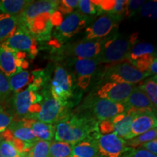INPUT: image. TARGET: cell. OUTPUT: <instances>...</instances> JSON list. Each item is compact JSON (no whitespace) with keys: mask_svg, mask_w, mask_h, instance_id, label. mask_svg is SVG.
I'll list each match as a JSON object with an SVG mask.
<instances>
[{"mask_svg":"<svg viewBox=\"0 0 157 157\" xmlns=\"http://www.w3.org/2000/svg\"><path fill=\"white\" fill-rule=\"evenodd\" d=\"M98 123L95 118L70 115L57 124L55 140L68 143L73 146L85 139L97 141L101 135Z\"/></svg>","mask_w":157,"mask_h":157,"instance_id":"6da1fadb","label":"cell"},{"mask_svg":"<svg viewBox=\"0 0 157 157\" xmlns=\"http://www.w3.org/2000/svg\"><path fill=\"white\" fill-rule=\"evenodd\" d=\"M50 89L52 97L67 109L77 103L81 98L74 74L60 65L56 66Z\"/></svg>","mask_w":157,"mask_h":157,"instance_id":"7a4b0ae2","label":"cell"},{"mask_svg":"<svg viewBox=\"0 0 157 157\" xmlns=\"http://www.w3.org/2000/svg\"><path fill=\"white\" fill-rule=\"evenodd\" d=\"M138 33H134L128 36L112 35L108 38L102 52L98 56L100 64L117 63L127 59L131 49L137 41Z\"/></svg>","mask_w":157,"mask_h":157,"instance_id":"3957f363","label":"cell"},{"mask_svg":"<svg viewBox=\"0 0 157 157\" xmlns=\"http://www.w3.org/2000/svg\"><path fill=\"white\" fill-rule=\"evenodd\" d=\"M88 21V17L78 10L67 15L61 23L56 27L53 33L54 39L50 42V44L53 45L55 48H60L63 43L82 30L87 25Z\"/></svg>","mask_w":157,"mask_h":157,"instance_id":"277c9868","label":"cell"},{"mask_svg":"<svg viewBox=\"0 0 157 157\" xmlns=\"http://www.w3.org/2000/svg\"><path fill=\"white\" fill-rule=\"evenodd\" d=\"M44 101L41 102L40 111L31 119H34L42 122L53 124L59 123L70 116L67 108L63 106L51 95L50 89L43 91Z\"/></svg>","mask_w":157,"mask_h":157,"instance_id":"5b68a950","label":"cell"},{"mask_svg":"<svg viewBox=\"0 0 157 157\" xmlns=\"http://www.w3.org/2000/svg\"><path fill=\"white\" fill-rule=\"evenodd\" d=\"M43 97L38 92L30 88L15 93L13 99V109L17 117L23 119H31L40 111L41 102Z\"/></svg>","mask_w":157,"mask_h":157,"instance_id":"8992f818","label":"cell"},{"mask_svg":"<svg viewBox=\"0 0 157 157\" xmlns=\"http://www.w3.org/2000/svg\"><path fill=\"white\" fill-rule=\"evenodd\" d=\"M108 38L93 40L84 39L77 44L66 45L58 48V54L60 56L71 57L76 60L94 58L103 51Z\"/></svg>","mask_w":157,"mask_h":157,"instance_id":"52a82bcc","label":"cell"},{"mask_svg":"<svg viewBox=\"0 0 157 157\" xmlns=\"http://www.w3.org/2000/svg\"><path fill=\"white\" fill-rule=\"evenodd\" d=\"M105 76L109 82L135 84L149 76L140 71L129 61L113 63L107 68Z\"/></svg>","mask_w":157,"mask_h":157,"instance_id":"ba28073f","label":"cell"},{"mask_svg":"<svg viewBox=\"0 0 157 157\" xmlns=\"http://www.w3.org/2000/svg\"><path fill=\"white\" fill-rule=\"evenodd\" d=\"M25 52L15 51L5 43L0 44V71L7 78L28 68Z\"/></svg>","mask_w":157,"mask_h":157,"instance_id":"9c48e42d","label":"cell"},{"mask_svg":"<svg viewBox=\"0 0 157 157\" xmlns=\"http://www.w3.org/2000/svg\"><path fill=\"white\" fill-rule=\"evenodd\" d=\"M4 43L13 50L28 54L31 58H34L38 54L37 41L23 27L18 26L15 34Z\"/></svg>","mask_w":157,"mask_h":157,"instance_id":"30bf717a","label":"cell"},{"mask_svg":"<svg viewBox=\"0 0 157 157\" xmlns=\"http://www.w3.org/2000/svg\"><path fill=\"white\" fill-rule=\"evenodd\" d=\"M120 17L110 13L102 15L91 26L86 29V38L84 40L102 39L108 38L117 30Z\"/></svg>","mask_w":157,"mask_h":157,"instance_id":"8fae6325","label":"cell"},{"mask_svg":"<svg viewBox=\"0 0 157 157\" xmlns=\"http://www.w3.org/2000/svg\"><path fill=\"white\" fill-rule=\"evenodd\" d=\"M59 3H60V1H55V0L33 1L17 16L19 25H24L41 15L45 14L52 15V13L57 11Z\"/></svg>","mask_w":157,"mask_h":157,"instance_id":"7c38bea8","label":"cell"},{"mask_svg":"<svg viewBox=\"0 0 157 157\" xmlns=\"http://www.w3.org/2000/svg\"><path fill=\"white\" fill-rule=\"evenodd\" d=\"M97 144L98 154L103 157H121L128 148L125 140L114 133L101 135Z\"/></svg>","mask_w":157,"mask_h":157,"instance_id":"4fadbf2b","label":"cell"},{"mask_svg":"<svg viewBox=\"0 0 157 157\" xmlns=\"http://www.w3.org/2000/svg\"><path fill=\"white\" fill-rule=\"evenodd\" d=\"M100 64L98 57L91 59L76 60L74 63V76L77 87L80 89H86L90 83L92 76L95 73L97 66Z\"/></svg>","mask_w":157,"mask_h":157,"instance_id":"5bb4252c","label":"cell"},{"mask_svg":"<svg viewBox=\"0 0 157 157\" xmlns=\"http://www.w3.org/2000/svg\"><path fill=\"white\" fill-rule=\"evenodd\" d=\"M135 87L134 84L108 82L100 88L98 95L99 98L122 103L132 93Z\"/></svg>","mask_w":157,"mask_h":157,"instance_id":"9a60e30c","label":"cell"},{"mask_svg":"<svg viewBox=\"0 0 157 157\" xmlns=\"http://www.w3.org/2000/svg\"><path fill=\"white\" fill-rule=\"evenodd\" d=\"M91 109L95 119L100 121L110 120L127 110L123 103H115L103 98L95 100L92 104Z\"/></svg>","mask_w":157,"mask_h":157,"instance_id":"2e32d148","label":"cell"},{"mask_svg":"<svg viewBox=\"0 0 157 157\" xmlns=\"http://www.w3.org/2000/svg\"><path fill=\"white\" fill-rule=\"evenodd\" d=\"M156 113L152 110H137L131 125V132L127 140L132 139L143 133L156 128Z\"/></svg>","mask_w":157,"mask_h":157,"instance_id":"e0dca14e","label":"cell"},{"mask_svg":"<svg viewBox=\"0 0 157 157\" xmlns=\"http://www.w3.org/2000/svg\"><path fill=\"white\" fill-rule=\"evenodd\" d=\"M50 17V14L41 15L24 25H19V26L26 29L36 41H48L50 39L51 31L53 26Z\"/></svg>","mask_w":157,"mask_h":157,"instance_id":"ac0fdd59","label":"cell"},{"mask_svg":"<svg viewBox=\"0 0 157 157\" xmlns=\"http://www.w3.org/2000/svg\"><path fill=\"white\" fill-rule=\"evenodd\" d=\"M21 121L24 126L31 129L34 135L39 140L50 142L55 136L56 127L53 124L31 119H23Z\"/></svg>","mask_w":157,"mask_h":157,"instance_id":"d6986e66","label":"cell"},{"mask_svg":"<svg viewBox=\"0 0 157 157\" xmlns=\"http://www.w3.org/2000/svg\"><path fill=\"white\" fill-rule=\"evenodd\" d=\"M127 109H134L137 110H152L156 111V108L153 105L149 98L143 93L139 86L134 88L132 93L122 103Z\"/></svg>","mask_w":157,"mask_h":157,"instance_id":"ffe728a7","label":"cell"},{"mask_svg":"<svg viewBox=\"0 0 157 157\" xmlns=\"http://www.w3.org/2000/svg\"><path fill=\"white\" fill-rule=\"evenodd\" d=\"M137 113V109H129L123 113L121 119L113 124V133L121 138L127 139L131 132V125Z\"/></svg>","mask_w":157,"mask_h":157,"instance_id":"44dd1931","label":"cell"},{"mask_svg":"<svg viewBox=\"0 0 157 157\" xmlns=\"http://www.w3.org/2000/svg\"><path fill=\"white\" fill-rule=\"evenodd\" d=\"M19 26L17 16L0 14V43L13 36Z\"/></svg>","mask_w":157,"mask_h":157,"instance_id":"7402d4cb","label":"cell"},{"mask_svg":"<svg viewBox=\"0 0 157 157\" xmlns=\"http://www.w3.org/2000/svg\"><path fill=\"white\" fill-rule=\"evenodd\" d=\"M98 154L97 141L85 139L74 145L71 156L75 157H94Z\"/></svg>","mask_w":157,"mask_h":157,"instance_id":"603a6c76","label":"cell"},{"mask_svg":"<svg viewBox=\"0 0 157 157\" xmlns=\"http://www.w3.org/2000/svg\"><path fill=\"white\" fill-rule=\"evenodd\" d=\"M32 2L31 0H2L0 1V13L18 16Z\"/></svg>","mask_w":157,"mask_h":157,"instance_id":"cb8c5ba5","label":"cell"},{"mask_svg":"<svg viewBox=\"0 0 157 157\" xmlns=\"http://www.w3.org/2000/svg\"><path fill=\"white\" fill-rule=\"evenodd\" d=\"M155 49L154 45L148 42H141L135 44L131 49L127 59L130 63H134L141 60L155 56Z\"/></svg>","mask_w":157,"mask_h":157,"instance_id":"d4e9b609","label":"cell"},{"mask_svg":"<svg viewBox=\"0 0 157 157\" xmlns=\"http://www.w3.org/2000/svg\"><path fill=\"white\" fill-rule=\"evenodd\" d=\"M11 91L17 93L23 90L25 86L29 85L34 81V75L27 71H21L8 78Z\"/></svg>","mask_w":157,"mask_h":157,"instance_id":"484cf974","label":"cell"},{"mask_svg":"<svg viewBox=\"0 0 157 157\" xmlns=\"http://www.w3.org/2000/svg\"><path fill=\"white\" fill-rule=\"evenodd\" d=\"M7 129L10 131L12 135L15 138L24 141V142L33 143L39 140L34 135L31 129L23 125L21 120L16 121V122L13 121Z\"/></svg>","mask_w":157,"mask_h":157,"instance_id":"4316f807","label":"cell"},{"mask_svg":"<svg viewBox=\"0 0 157 157\" xmlns=\"http://www.w3.org/2000/svg\"><path fill=\"white\" fill-rule=\"evenodd\" d=\"M73 145L62 141H52L50 144V157H68L72 152Z\"/></svg>","mask_w":157,"mask_h":157,"instance_id":"83f0119b","label":"cell"},{"mask_svg":"<svg viewBox=\"0 0 157 157\" xmlns=\"http://www.w3.org/2000/svg\"><path fill=\"white\" fill-rule=\"evenodd\" d=\"M156 75L147 78L139 87L149 98L153 105L156 108L157 105V78Z\"/></svg>","mask_w":157,"mask_h":157,"instance_id":"f1b7e54d","label":"cell"},{"mask_svg":"<svg viewBox=\"0 0 157 157\" xmlns=\"http://www.w3.org/2000/svg\"><path fill=\"white\" fill-rule=\"evenodd\" d=\"M157 136V129L156 128L152 129L151 130L143 133L138 136L133 137L132 139L125 140L126 146L131 148H136L142 146L143 144L149 141L156 139Z\"/></svg>","mask_w":157,"mask_h":157,"instance_id":"f546056e","label":"cell"},{"mask_svg":"<svg viewBox=\"0 0 157 157\" xmlns=\"http://www.w3.org/2000/svg\"><path fill=\"white\" fill-rule=\"evenodd\" d=\"M50 144L49 141L36 140L33 143L30 150L24 157H50Z\"/></svg>","mask_w":157,"mask_h":157,"instance_id":"4dcf8cb0","label":"cell"},{"mask_svg":"<svg viewBox=\"0 0 157 157\" xmlns=\"http://www.w3.org/2000/svg\"><path fill=\"white\" fill-rule=\"evenodd\" d=\"M78 9L80 13L84 15H93L95 14H100L103 11L99 8V7L92 2L90 0H80L78 2Z\"/></svg>","mask_w":157,"mask_h":157,"instance_id":"1f68e13d","label":"cell"},{"mask_svg":"<svg viewBox=\"0 0 157 157\" xmlns=\"http://www.w3.org/2000/svg\"><path fill=\"white\" fill-rule=\"evenodd\" d=\"M0 154L2 157H24L15 148L13 144L8 141H0Z\"/></svg>","mask_w":157,"mask_h":157,"instance_id":"d6a6232c","label":"cell"},{"mask_svg":"<svg viewBox=\"0 0 157 157\" xmlns=\"http://www.w3.org/2000/svg\"><path fill=\"white\" fill-rule=\"evenodd\" d=\"M157 3L156 1H149L144 3L139 9L140 14L143 17L156 19Z\"/></svg>","mask_w":157,"mask_h":157,"instance_id":"836d02e7","label":"cell"},{"mask_svg":"<svg viewBox=\"0 0 157 157\" xmlns=\"http://www.w3.org/2000/svg\"><path fill=\"white\" fill-rule=\"evenodd\" d=\"M78 0H62L60 1L58 10L61 15H69L78 7Z\"/></svg>","mask_w":157,"mask_h":157,"instance_id":"e575fe53","label":"cell"},{"mask_svg":"<svg viewBox=\"0 0 157 157\" xmlns=\"http://www.w3.org/2000/svg\"><path fill=\"white\" fill-rule=\"evenodd\" d=\"M121 157H157V156L139 147L136 148H128Z\"/></svg>","mask_w":157,"mask_h":157,"instance_id":"d590c367","label":"cell"},{"mask_svg":"<svg viewBox=\"0 0 157 157\" xmlns=\"http://www.w3.org/2000/svg\"><path fill=\"white\" fill-rule=\"evenodd\" d=\"M14 118L10 113L0 108V134L7 129L13 122Z\"/></svg>","mask_w":157,"mask_h":157,"instance_id":"8d00e7d4","label":"cell"},{"mask_svg":"<svg viewBox=\"0 0 157 157\" xmlns=\"http://www.w3.org/2000/svg\"><path fill=\"white\" fill-rule=\"evenodd\" d=\"M145 2H146L143 1V0H137V1L136 0H128L126 10H125L124 16L127 17L133 16Z\"/></svg>","mask_w":157,"mask_h":157,"instance_id":"74e56055","label":"cell"},{"mask_svg":"<svg viewBox=\"0 0 157 157\" xmlns=\"http://www.w3.org/2000/svg\"><path fill=\"white\" fill-rule=\"evenodd\" d=\"M8 78L0 72V100H5L11 93Z\"/></svg>","mask_w":157,"mask_h":157,"instance_id":"f35d334b","label":"cell"},{"mask_svg":"<svg viewBox=\"0 0 157 157\" xmlns=\"http://www.w3.org/2000/svg\"><path fill=\"white\" fill-rule=\"evenodd\" d=\"M127 2L128 0H116L114 7L110 14H112L121 18V17L124 15Z\"/></svg>","mask_w":157,"mask_h":157,"instance_id":"ab89813d","label":"cell"},{"mask_svg":"<svg viewBox=\"0 0 157 157\" xmlns=\"http://www.w3.org/2000/svg\"><path fill=\"white\" fill-rule=\"evenodd\" d=\"M98 129L102 135L113 133V131H114L113 124L111 120H103L100 121L98 123Z\"/></svg>","mask_w":157,"mask_h":157,"instance_id":"60d3db41","label":"cell"},{"mask_svg":"<svg viewBox=\"0 0 157 157\" xmlns=\"http://www.w3.org/2000/svg\"><path fill=\"white\" fill-rule=\"evenodd\" d=\"M140 147L142 148L146 149V151L152 153V154L156 155V154H157V140L156 139H154V140H152L149 141V142L144 143V144H143L142 146H140Z\"/></svg>","mask_w":157,"mask_h":157,"instance_id":"b9f144b4","label":"cell"},{"mask_svg":"<svg viewBox=\"0 0 157 157\" xmlns=\"http://www.w3.org/2000/svg\"><path fill=\"white\" fill-rule=\"evenodd\" d=\"M50 21L52 25H56V27H58V25L61 23L63 21L61 14H60L58 11H56L55 13H53L51 15Z\"/></svg>","mask_w":157,"mask_h":157,"instance_id":"7bdbcfd3","label":"cell"},{"mask_svg":"<svg viewBox=\"0 0 157 157\" xmlns=\"http://www.w3.org/2000/svg\"><path fill=\"white\" fill-rule=\"evenodd\" d=\"M156 73H157V59L156 57V58L153 60L151 64L150 67H149L148 72H147V74H148L149 76H151L156 75Z\"/></svg>","mask_w":157,"mask_h":157,"instance_id":"ee69618b","label":"cell"},{"mask_svg":"<svg viewBox=\"0 0 157 157\" xmlns=\"http://www.w3.org/2000/svg\"><path fill=\"white\" fill-rule=\"evenodd\" d=\"M94 157H103V156H101V155H100L99 154H98V155H96L95 156H94Z\"/></svg>","mask_w":157,"mask_h":157,"instance_id":"f6af8a7d","label":"cell"},{"mask_svg":"<svg viewBox=\"0 0 157 157\" xmlns=\"http://www.w3.org/2000/svg\"><path fill=\"white\" fill-rule=\"evenodd\" d=\"M2 140V137H1V135H0V141H1Z\"/></svg>","mask_w":157,"mask_h":157,"instance_id":"bcb514c9","label":"cell"},{"mask_svg":"<svg viewBox=\"0 0 157 157\" xmlns=\"http://www.w3.org/2000/svg\"><path fill=\"white\" fill-rule=\"evenodd\" d=\"M0 157H2V155H1V154H0Z\"/></svg>","mask_w":157,"mask_h":157,"instance_id":"7dc6e473","label":"cell"},{"mask_svg":"<svg viewBox=\"0 0 157 157\" xmlns=\"http://www.w3.org/2000/svg\"><path fill=\"white\" fill-rule=\"evenodd\" d=\"M68 157H71V156H68Z\"/></svg>","mask_w":157,"mask_h":157,"instance_id":"c3c4849f","label":"cell"}]
</instances>
